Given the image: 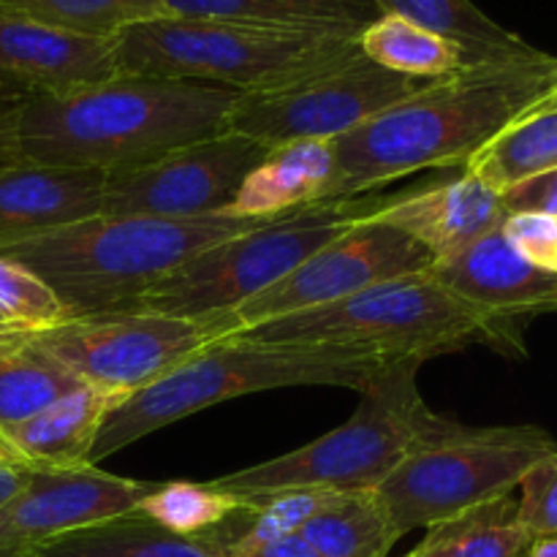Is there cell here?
<instances>
[{
  "label": "cell",
  "instance_id": "obj_1",
  "mask_svg": "<svg viewBox=\"0 0 557 557\" xmlns=\"http://www.w3.org/2000/svg\"><path fill=\"white\" fill-rule=\"evenodd\" d=\"M557 58L536 52L468 65L332 141L330 199H357L428 169L466 166L493 136L515 125L555 79Z\"/></svg>",
  "mask_w": 557,
  "mask_h": 557
},
{
  "label": "cell",
  "instance_id": "obj_2",
  "mask_svg": "<svg viewBox=\"0 0 557 557\" xmlns=\"http://www.w3.org/2000/svg\"><path fill=\"white\" fill-rule=\"evenodd\" d=\"M243 92L163 76L114 74L58 96H27L16 109L22 161L112 174L210 139Z\"/></svg>",
  "mask_w": 557,
  "mask_h": 557
},
{
  "label": "cell",
  "instance_id": "obj_3",
  "mask_svg": "<svg viewBox=\"0 0 557 557\" xmlns=\"http://www.w3.org/2000/svg\"><path fill=\"white\" fill-rule=\"evenodd\" d=\"M277 218V215H275ZM270 218L207 215L169 221L96 215L38 237L0 245V256L30 267L52 286L69 319L131 310L194 256Z\"/></svg>",
  "mask_w": 557,
  "mask_h": 557
},
{
  "label": "cell",
  "instance_id": "obj_4",
  "mask_svg": "<svg viewBox=\"0 0 557 557\" xmlns=\"http://www.w3.org/2000/svg\"><path fill=\"white\" fill-rule=\"evenodd\" d=\"M408 359L308 343H261L234 335L190 357L161 381L120 403L92 449V466L166 424L256 392L343 386L364 392L384 370ZM419 364V362H417Z\"/></svg>",
  "mask_w": 557,
  "mask_h": 557
},
{
  "label": "cell",
  "instance_id": "obj_5",
  "mask_svg": "<svg viewBox=\"0 0 557 557\" xmlns=\"http://www.w3.org/2000/svg\"><path fill=\"white\" fill-rule=\"evenodd\" d=\"M417 362L384 370L346 424L275 460L215 479V487L243 500L297 487L335 493H373L406 457L444 441L460 428L424 403L417 386Z\"/></svg>",
  "mask_w": 557,
  "mask_h": 557
},
{
  "label": "cell",
  "instance_id": "obj_6",
  "mask_svg": "<svg viewBox=\"0 0 557 557\" xmlns=\"http://www.w3.org/2000/svg\"><path fill=\"white\" fill-rule=\"evenodd\" d=\"M261 343L341 346L428 362L468 346L522 354V335L473 308L430 272L379 283L341 302L283 315L239 332Z\"/></svg>",
  "mask_w": 557,
  "mask_h": 557
},
{
  "label": "cell",
  "instance_id": "obj_7",
  "mask_svg": "<svg viewBox=\"0 0 557 557\" xmlns=\"http://www.w3.org/2000/svg\"><path fill=\"white\" fill-rule=\"evenodd\" d=\"M117 74L163 76L264 92L337 69L359 54L354 36L288 33L215 20L158 16L109 41Z\"/></svg>",
  "mask_w": 557,
  "mask_h": 557
},
{
  "label": "cell",
  "instance_id": "obj_8",
  "mask_svg": "<svg viewBox=\"0 0 557 557\" xmlns=\"http://www.w3.org/2000/svg\"><path fill=\"white\" fill-rule=\"evenodd\" d=\"M384 201L368 194L357 199L315 201L270 218L250 232L201 250L188 264L152 286L131 310L185 319L232 313L283 281L354 223L373 215Z\"/></svg>",
  "mask_w": 557,
  "mask_h": 557
},
{
  "label": "cell",
  "instance_id": "obj_9",
  "mask_svg": "<svg viewBox=\"0 0 557 557\" xmlns=\"http://www.w3.org/2000/svg\"><path fill=\"white\" fill-rule=\"evenodd\" d=\"M557 451L553 435L533 424L468 428L413 451L373 490L397 536L433 528L490 500L515 495L522 476Z\"/></svg>",
  "mask_w": 557,
  "mask_h": 557
},
{
  "label": "cell",
  "instance_id": "obj_10",
  "mask_svg": "<svg viewBox=\"0 0 557 557\" xmlns=\"http://www.w3.org/2000/svg\"><path fill=\"white\" fill-rule=\"evenodd\" d=\"M239 335L232 313L185 315L114 310L65 319L33 332V341L52 354L79 384L128 400L161 381L190 357Z\"/></svg>",
  "mask_w": 557,
  "mask_h": 557
},
{
  "label": "cell",
  "instance_id": "obj_11",
  "mask_svg": "<svg viewBox=\"0 0 557 557\" xmlns=\"http://www.w3.org/2000/svg\"><path fill=\"white\" fill-rule=\"evenodd\" d=\"M433 79H411L370 63L362 52L337 69L264 92H245L226 117V131L264 147L299 139L346 136L384 109L413 96Z\"/></svg>",
  "mask_w": 557,
  "mask_h": 557
},
{
  "label": "cell",
  "instance_id": "obj_12",
  "mask_svg": "<svg viewBox=\"0 0 557 557\" xmlns=\"http://www.w3.org/2000/svg\"><path fill=\"white\" fill-rule=\"evenodd\" d=\"M270 147L237 131L177 147L172 152L107 174L101 215H145L185 221L223 215L243 180Z\"/></svg>",
  "mask_w": 557,
  "mask_h": 557
},
{
  "label": "cell",
  "instance_id": "obj_13",
  "mask_svg": "<svg viewBox=\"0 0 557 557\" xmlns=\"http://www.w3.org/2000/svg\"><path fill=\"white\" fill-rule=\"evenodd\" d=\"M433 264V253L417 239L368 215L315 250L275 286L232 310V315L243 332L264 321L341 302L379 283L422 275Z\"/></svg>",
  "mask_w": 557,
  "mask_h": 557
},
{
  "label": "cell",
  "instance_id": "obj_14",
  "mask_svg": "<svg viewBox=\"0 0 557 557\" xmlns=\"http://www.w3.org/2000/svg\"><path fill=\"white\" fill-rule=\"evenodd\" d=\"M156 482L114 476L96 466L30 471L25 487L0 506V557H25L54 536L134 511Z\"/></svg>",
  "mask_w": 557,
  "mask_h": 557
},
{
  "label": "cell",
  "instance_id": "obj_15",
  "mask_svg": "<svg viewBox=\"0 0 557 557\" xmlns=\"http://www.w3.org/2000/svg\"><path fill=\"white\" fill-rule=\"evenodd\" d=\"M117 74L112 47L71 36L0 0V87L14 96H58Z\"/></svg>",
  "mask_w": 557,
  "mask_h": 557
},
{
  "label": "cell",
  "instance_id": "obj_16",
  "mask_svg": "<svg viewBox=\"0 0 557 557\" xmlns=\"http://www.w3.org/2000/svg\"><path fill=\"white\" fill-rule=\"evenodd\" d=\"M430 275L520 335L536 315L557 313V272L522 259L500 228L438 261Z\"/></svg>",
  "mask_w": 557,
  "mask_h": 557
},
{
  "label": "cell",
  "instance_id": "obj_17",
  "mask_svg": "<svg viewBox=\"0 0 557 557\" xmlns=\"http://www.w3.org/2000/svg\"><path fill=\"white\" fill-rule=\"evenodd\" d=\"M509 215L500 190L462 169L460 177L413 190L406 196H389L375 221L400 228L433 253L435 264L451 259L484 234L500 228ZM433 264V267H435Z\"/></svg>",
  "mask_w": 557,
  "mask_h": 557
},
{
  "label": "cell",
  "instance_id": "obj_18",
  "mask_svg": "<svg viewBox=\"0 0 557 557\" xmlns=\"http://www.w3.org/2000/svg\"><path fill=\"white\" fill-rule=\"evenodd\" d=\"M107 174L20 161L0 172V245L101 215Z\"/></svg>",
  "mask_w": 557,
  "mask_h": 557
},
{
  "label": "cell",
  "instance_id": "obj_19",
  "mask_svg": "<svg viewBox=\"0 0 557 557\" xmlns=\"http://www.w3.org/2000/svg\"><path fill=\"white\" fill-rule=\"evenodd\" d=\"M256 506L199 536H180L139 511L92 522L38 544L25 557H228L253 522Z\"/></svg>",
  "mask_w": 557,
  "mask_h": 557
},
{
  "label": "cell",
  "instance_id": "obj_20",
  "mask_svg": "<svg viewBox=\"0 0 557 557\" xmlns=\"http://www.w3.org/2000/svg\"><path fill=\"white\" fill-rule=\"evenodd\" d=\"M120 397L82 384L0 433V457L27 471H71L92 466V449Z\"/></svg>",
  "mask_w": 557,
  "mask_h": 557
},
{
  "label": "cell",
  "instance_id": "obj_21",
  "mask_svg": "<svg viewBox=\"0 0 557 557\" xmlns=\"http://www.w3.org/2000/svg\"><path fill=\"white\" fill-rule=\"evenodd\" d=\"M335 150L330 139H299L272 147L243 180L228 215L275 218L299 207L330 201Z\"/></svg>",
  "mask_w": 557,
  "mask_h": 557
},
{
  "label": "cell",
  "instance_id": "obj_22",
  "mask_svg": "<svg viewBox=\"0 0 557 557\" xmlns=\"http://www.w3.org/2000/svg\"><path fill=\"white\" fill-rule=\"evenodd\" d=\"M163 16L357 38L381 16L373 0H161Z\"/></svg>",
  "mask_w": 557,
  "mask_h": 557
},
{
  "label": "cell",
  "instance_id": "obj_23",
  "mask_svg": "<svg viewBox=\"0 0 557 557\" xmlns=\"http://www.w3.org/2000/svg\"><path fill=\"white\" fill-rule=\"evenodd\" d=\"M357 44L370 63L411 79H444L468 65H479L471 63L460 44L395 14H381L370 22Z\"/></svg>",
  "mask_w": 557,
  "mask_h": 557
},
{
  "label": "cell",
  "instance_id": "obj_24",
  "mask_svg": "<svg viewBox=\"0 0 557 557\" xmlns=\"http://www.w3.org/2000/svg\"><path fill=\"white\" fill-rule=\"evenodd\" d=\"M381 14H395L460 44L471 63L522 58L536 52L517 33L490 20L473 0H373Z\"/></svg>",
  "mask_w": 557,
  "mask_h": 557
},
{
  "label": "cell",
  "instance_id": "obj_25",
  "mask_svg": "<svg viewBox=\"0 0 557 557\" xmlns=\"http://www.w3.org/2000/svg\"><path fill=\"white\" fill-rule=\"evenodd\" d=\"M299 536L321 557H389L400 542L375 493H337Z\"/></svg>",
  "mask_w": 557,
  "mask_h": 557
},
{
  "label": "cell",
  "instance_id": "obj_26",
  "mask_svg": "<svg viewBox=\"0 0 557 557\" xmlns=\"http://www.w3.org/2000/svg\"><path fill=\"white\" fill-rule=\"evenodd\" d=\"M531 542L517 520V498L506 495L428 528V536L411 553L419 557H522Z\"/></svg>",
  "mask_w": 557,
  "mask_h": 557
},
{
  "label": "cell",
  "instance_id": "obj_27",
  "mask_svg": "<svg viewBox=\"0 0 557 557\" xmlns=\"http://www.w3.org/2000/svg\"><path fill=\"white\" fill-rule=\"evenodd\" d=\"M79 386L52 354L33 341V332L14 337L0 346V433Z\"/></svg>",
  "mask_w": 557,
  "mask_h": 557
},
{
  "label": "cell",
  "instance_id": "obj_28",
  "mask_svg": "<svg viewBox=\"0 0 557 557\" xmlns=\"http://www.w3.org/2000/svg\"><path fill=\"white\" fill-rule=\"evenodd\" d=\"M466 172L495 190H506L536 174L557 169V112L509 125L468 158Z\"/></svg>",
  "mask_w": 557,
  "mask_h": 557
},
{
  "label": "cell",
  "instance_id": "obj_29",
  "mask_svg": "<svg viewBox=\"0 0 557 557\" xmlns=\"http://www.w3.org/2000/svg\"><path fill=\"white\" fill-rule=\"evenodd\" d=\"M33 20L71 36L112 41L125 27L163 16L161 0H5Z\"/></svg>",
  "mask_w": 557,
  "mask_h": 557
},
{
  "label": "cell",
  "instance_id": "obj_30",
  "mask_svg": "<svg viewBox=\"0 0 557 557\" xmlns=\"http://www.w3.org/2000/svg\"><path fill=\"white\" fill-rule=\"evenodd\" d=\"M248 500L223 493L212 482H166L156 484V490L134 511H139L166 531L180 533V536H199V533L223 525L228 517L248 509Z\"/></svg>",
  "mask_w": 557,
  "mask_h": 557
},
{
  "label": "cell",
  "instance_id": "obj_31",
  "mask_svg": "<svg viewBox=\"0 0 557 557\" xmlns=\"http://www.w3.org/2000/svg\"><path fill=\"white\" fill-rule=\"evenodd\" d=\"M0 319L27 332H41L69 319V310L60 302L44 277L30 267L0 256Z\"/></svg>",
  "mask_w": 557,
  "mask_h": 557
},
{
  "label": "cell",
  "instance_id": "obj_32",
  "mask_svg": "<svg viewBox=\"0 0 557 557\" xmlns=\"http://www.w3.org/2000/svg\"><path fill=\"white\" fill-rule=\"evenodd\" d=\"M335 495H337L335 490L297 487V490H283V493H272V495H264V498L248 500V504L256 506L253 522H250L248 533L239 539L237 547L232 549V555L256 547V544L272 542V539L288 536V533H299V528H302L315 511L324 509Z\"/></svg>",
  "mask_w": 557,
  "mask_h": 557
},
{
  "label": "cell",
  "instance_id": "obj_33",
  "mask_svg": "<svg viewBox=\"0 0 557 557\" xmlns=\"http://www.w3.org/2000/svg\"><path fill=\"white\" fill-rule=\"evenodd\" d=\"M517 490V520L528 536H557V451L542 457Z\"/></svg>",
  "mask_w": 557,
  "mask_h": 557
},
{
  "label": "cell",
  "instance_id": "obj_34",
  "mask_svg": "<svg viewBox=\"0 0 557 557\" xmlns=\"http://www.w3.org/2000/svg\"><path fill=\"white\" fill-rule=\"evenodd\" d=\"M506 243L525 261L557 272V215L547 212H509L500 223Z\"/></svg>",
  "mask_w": 557,
  "mask_h": 557
},
{
  "label": "cell",
  "instance_id": "obj_35",
  "mask_svg": "<svg viewBox=\"0 0 557 557\" xmlns=\"http://www.w3.org/2000/svg\"><path fill=\"white\" fill-rule=\"evenodd\" d=\"M506 212H547L557 215V169L536 174L500 190Z\"/></svg>",
  "mask_w": 557,
  "mask_h": 557
},
{
  "label": "cell",
  "instance_id": "obj_36",
  "mask_svg": "<svg viewBox=\"0 0 557 557\" xmlns=\"http://www.w3.org/2000/svg\"><path fill=\"white\" fill-rule=\"evenodd\" d=\"M22 96L0 87V172L20 163V147H16V109Z\"/></svg>",
  "mask_w": 557,
  "mask_h": 557
},
{
  "label": "cell",
  "instance_id": "obj_37",
  "mask_svg": "<svg viewBox=\"0 0 557 557\" xmlns=\"http://www.w3.org/2000/svg\"><path fill=\"white\" fill-rule=\"evenodd\" d=\"M232 557H321L305 542L299 533H288V536L272 539V542L256 544V547L243 549V553L232 555Z\"/></svg>",
  "mask_w": 557,
  "mask_h": 557
},
{
  "label": "cell",
  "instance_id": "obj_38",
  "mask_svg": "<svg viewBox=\"0 0 557 557\" xmlns=\"http://www.w3.org/2000/svg\"><path fill=\"white\" fill-rule=\"evenodd\" d=\"M27 476H30V471H27V468H22V466H16V462L3 460V457H0V506H3L5 500L14 498V495L25 487Z\"/></svg>",
  "mask_w": 557,
  "mask_h": 557
},
{
  "label": "cell",
  "instance_id": "obj_39",
  "mask_svg": "<svg viewBox=\"0 0 557 557\" xmlns=\"http://www.w3.org/2000/svg\"><path fill=\"white\" fill-rule=\"evenodd\" d=\"M547 112H557V74H555V79L549 82V85L544 87L536 98H533L531 107L522 112V117L517 120V123H522V120H528V117H539V114H547Z\"/></svg>",
  "mask_w": 557,
  "mask_h": 557
},
{
  "label": "cell",
  "instance_id": "obj_40",
  "mask_svg": "<svg viewBox=\"0 0 557 557\" xmlns=\"http://www.w3.org/2000/svg\"><path fill=\"white\" fill-rule=\"evenodd\" d=\"M528 557H557V536L533 539L528 547Z\"/></svg>",
  "mask_w": 557,
  "mask_h": 557
},
{
  "label": "cell",
  "instance_id": "obj_41",
  "mask_svg": "<svg viewBox=\"0 0 557 557\" xmlns=\"http://www.w3.org/2000/svg\"><path fill=\"white\" fill-rule=\"evenodd\" d=\"M25 332H27V330H20V326L5 324V321H0V346H5V343H11V341H14V337L25 335Z\"/></svg>",
  "mask_w": 557,
  "mask_h": 557
},
{
  "label": "cell",
  "instance_id": "obj_42",
  "mask_svg": "<svg viewBox=\"0 0 557 557\" xmlns=\"http://www.w3.org/2000/svg\"><path fill=\"white\" fill-rule=\"evenodd\" d=\"M403 557H419V555H413V553H408V555H403Z\"/></svg>",
  "mask_w": 557,
  "mask_h": 557
},
{
  "label": "cell",
  "instance_id": "obj_43",
  "mask_svg": "<svg viewBox=\"0 0 557 557\" xmlns=\"http://www.w3.org/2000/svg\"><path fill=\"white\" fill-rule=\"evenodd\" d=\"M0 321H3V319H0Z\"/></svg>",
  "mask_w": 557,
  "mask_h": 557
}]
</instances>
